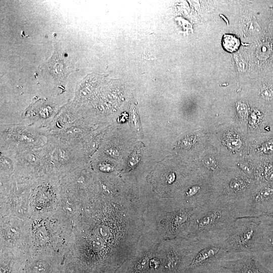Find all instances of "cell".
Listing matches in <instances>:
<instances>
[{
  "mask_svg": "<svg viewBox=\"0 0 273 273\" xmlns=\"http://www.w3.org/2000/svg\"><path fill=\"white\" fill-rule=\"evenodd\" d=\"M238 218L235 210L219 200L194 210L187 238L223 241Z\"/></svg>",
  "mask_w": 273,
  "mask_h": 273,
  "instance_id": "6da1fadb",
  "label": "cell"
},
{
  "mask_svg": "<svg viewBox=\"0 0 273 273\" xmlns=\"http://www.w3.org/2000/svg\"><path fill=\"white\" fill-rule=\"evenodd\" d=\"M260 218V233L256 256L264 252H273V217L264 215Z\"/></svg>",
  "mask_w": 273,
  "mask_h": 273,
  "instance_id": "5b68a950",
  "label": "cell"
},
{
  "mask_svg": "<svg viewBox=\"0 0 273 273\" xmlns=\"http://www.w3.org/2000/svg\"><path fill=\"white\" fill-rule=\"evenodd\" d=\"M217 265L231 273H273L263 265L253 253H229Z\"/></svg>",
  "mask_w": 273,
  "mask_h": 273,
  "instance_id": "277c9868",
  "label": "cell"
},
{
  "mask_svg": "<svg viewBox=\"0 0 273 273\" xmlns=\"http://www.w3.org/2000/svg\"><path fill=\"white\" fill-rule=\"evenodd\" d=\"M259 150L261 153L265 154L273 153V140L268 141L262 145Z\"/></svg>",
  "mask_w": 273,
  "mask_h": 273,
  "instance_id": "ba28073f",
  "label": "cell"
},
{
  "mask_svg": "<svg viewBox=\"0 0 273 273\" xmlns=\"http://www.w3.org/2000/svg\"><path fill=\"white\" fill-rule=\"evenodd\" d=\"M189 273H231L230 271L218 265L200 269Z\"/></svg>",
  "mask_w": 273,
  "mask_h": 273,
  "instance_id": "52a82bcc",
  "label": "cell"
},
{
  "mask_svg": "<svg viewBox=\"0 0 273 273\" xmlns=\"http://www.w3.org/2000/svg\"><path fill=\"white\" fill-rule=\"evenodd\" d=\"M269 215V216H271V217H273V213H271V214H269V215Z\"/></svg>",
  "mask_w": 273,
  "mask_h": 273,
  "instance_id": "7c38bea8",
  "label": "cell"
},
{
  "mask_svg": "<svg viewBox=\"0 0 273 273\" xmlns=\"http://www.w3.org/2000/svg\"><path fill=\"white\" fill-rule=\"evenodd\" d=\"M140 158V155L136 153V152L132 154L130 159V164L131 166H134L139 161Z\"/></svg>",
  "mask_w": 273,
  "mask_h": 273,
  "instance_id": "30bf717a",
  "label": "cell"
},
{
  "mask_svg": "<svg viewBox=\"0 0 273 273\" xmlns=\"http://www.w3.org/2000/svg\"><path fill=\"white\" fill-rule=\"evenodd\" d=\"M240 40L236 36L231 34H224L222 38L224 49L229 52L236 51L240 46Z\"/></svg>",
  "mask_w": 273,
  "mask_h": 273,
  "instance_id": "8992f818",
  "label": "cell"
},
{
  "mask_svg": "<svg viewBox=\"0 0 273 273\" xmlns=\"http://www.w3.org/2000/svg\"><path fill=\"white\" fill-rule=\"evenodd\" d=\"M260 217H241L235 220L228 237L223 241L229 253H255L260 233Z\"/></svg>",
  "mask_w": 273,
  "mask_h": 273,
  "instance_id": "7a4b0ae2",
  "label": "cell"
},
{
  "mask_svg": "<svg viewBox=\"0 0 273 273\" xmlns=\"http://www.w3.org/2000/svg\"><path fill=\"white\" fill-rule=\"evenodd\" d=\"M178 273H189L188 272V271H186V270H183V271H181L179 272H178Z\"/></svg>",
  "mask_w": 273,
  "mask_h": 273,
  "instance_id": "8fae6325",
  "label": "cell"
},
{
  "mask_svg": "<svg viewBox=\"0 0 273 273\" xmlns=\"http://www.w3.org/2000/svg\"><path fill=\"white\" fill-rule=\"evenodd\" d=\"M204 163L206 167L211 171L215 170L217 167V162L212 156H209L206 158L204 160Z\"/></svg>",
  "mask_w": 273,
  "mask_h": 273,
  "instance_id": "9c48e42d",
  "label": "cell"
},
{
  "mask_svg": "<svg viewBox=\"0 0 273 273\" xmlns=\"http://www.w3.org/2000/svg\"><path fill=\"white\" fill-rule=\"evenodd\" d=\"M223 241L196 239L188 256L185 270L193 272L217 265L229 253Z\"/></svg>",
  "mask_w": 273,
  "mask_h": 273,
  "instance_id": "3957f363",
  "label": "cell"
}]
</instances>
